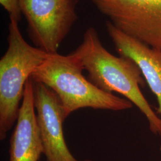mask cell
Listing matches in <instances>:
<instances>
[{"instance_id":"cell-1","label":"cell","mask_w":161,"mask_h":161,"mask_svg":"<svg viewBox=\"0 0 161 161\" xmlns=\"http://www.w3.org/2000/svg\"><path fill=\"white\" fill-rule=\"evenodd\" d=\"M88 73V80L105 92H118L138 108L147 118L150 131L161 136V118L140 90L146 81L137 65L128 58L116 57L102 45L94 28L86 29L82 41L70 53Z\"/></svg>"},{"instance_id":"cell-2","label":"cell","mask_w":161,"mask_h":161,"mask_svg":"<svg viewBox=\"0 0 161 161\" xmlns=\"http://www.w3.org/2000/svg\"><path fill=\"white\" fill-rule=\"evenodd\" d=\"M82 70L78 60L70 53L67 56L49 54L31 78L56 93L66 118L76 110L86 108L113 111L132 108L133 104L128 100L95 86L82 75Z\"/></svg>"},{"instance_id":"cell-3","label":"cell","mask_w":161,"mask_h":161,"mask_svg":"<svg viewBox=\"0 0 161 161\" xmlns=\"http://www.w3.org/2000/svg\"><path fill=\"white\" fill-rule=\"evenodd\" d=\"M8 48L0 60V140L16 122L27 80L48 54L24 40L18 21L10 18Z\"/></svg>"},{"instance_id":"cell-4","label":"cell","mask_w":161,"mask_h":161,"mask_svg":"<svg viewBox=\"0 0 161 161\" xmlns=\"http://www.w3.org/2000/svg\"><path fill=\"white\" fill-rule=\"evenodd\" d=\"M19 4L35 45L48 54L58 53L78 19V0H19Z\"/></svg>"},{"instance_id":"cell-5","label":"cell","mask_w":161,"mask_h":161,"mask_svg":"<svg viewBox=\"0 0 161 161\" xmlns=\"http://www.w3.org/2000/svg\"><path fill=\"white\" fill-rule=\"evenodd\" d=\"M124 34L161 50V0H90Z\"/></svg>"},{"instance_id":"cell-6","label":"cell","mask_w":161,"mask_h":161,"mask_svg":"<svg viewBox=\"0 0 161 161\" xmlns=\"http://www.w3.org/2000/svg\"><path fill=\"white\" fill-rule=\"evenodd\" d=\"M33 92L36 121L46 161H78L65 142L63 124L66 117L58 96L42 83L34 80Z\"/></svg>"},{"instance_id":"cell-7","label":"cell","mask_w":161,"mask_h":161,"mask_svg":"<svg viewBox=\"0 0 161 161\" xmlns=\"http://www.w3.org/2000/svg\"><path fill=\"white\" fill-rule=\"evenodd\" d=\"M10 161H39L44 148L36 121L31 77L26 84L16 124L10 140Z\"/></svg>"},{"instance_id":"cell-8","label":"cell","mask_w":161,"mask_h":161,"mask_svg":"<svg viewBox=\"0 0 161 161\" xmlns=\"http://www.w3.org/2000/svg\"><path fill=\"white\" fill-rule=\"evenodd\" d=\"M106 30L120 56L137 65L146 82L156 97L157 114L161 115V50L153 48L121 32L110 21Z\"/></svg>"},{"instance_id":"cell-9","label":"cell","mask_w":161,"mask_h":161,"mask_svg":"<svg viewBox=\"0 0 161 161\" xmlns=\"http://www.w3.org/2000/svg\"><path fill=\"white\" fill-rule=\"evenodd\" d=\"M0 3L10 14V17L17 21L21 19V10L19 0H0Z\"/></svg>"},{"instance_id":"cell-10","label":"cell","mask_w":161,"mask_h":161,"mask_svg":"<svg viewBox=\"0 0 161 161\" xmlns=\"http://www.w3.org/2000/svg\"><path fill=\"white\" fill-rule=\"evenodd\" d=\"M91 161V160H86V161Z\"/></svg>"}]
</instances>
